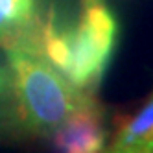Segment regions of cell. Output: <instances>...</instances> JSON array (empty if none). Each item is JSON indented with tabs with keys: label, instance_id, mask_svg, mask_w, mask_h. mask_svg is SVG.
Wrapping results in <instances>:
<instances>
[{
	"label": "cell",
	"instance_id": "cell-1",
	"mask_svg": "<svg viewBox=\"0 0 153 153\" xmlns=\"http://www.w3.org/2000/svg\"><path fill=\"white\" fill-rule=\"evenodd\" d=\"M7 87L11 111L20 131L35 137H52L76 109L92 100L42 57L28 52L6 50Z\"/></svg>",
	"mask_w": 153,
	"mask_h": 153
},
{
	"label": "cell",
	"instance_id": "cell-2",
	"mask_svg": "<svg viewBox=\"0 0 153 153\" xmlns=\"http://www.w3.org/2000/svg\"><path fill=\"white\" fill-rule=\"evenodd\" d=\"M116 33V17L103 0L83 4L78 20L68 28L70 59L65 78L76 89L87 94L96 92L111 61Z\"/></svg>",
	"mask_w": 153,
	"mask_h": 153
},
{
	"label": "cell",
	"instance_id": "cell-3",
	"mask_svg": "<svg viewBox=\"0 0 153 153\" xmlns=\"http://www.w3.org/2000/svg\"><path fill=\"white\" fill-rule=\"evenodd\" d=\"M52 138L59 151H68V153L103 151L107 142V131L103 126V114L98 102L92 98L79 109H76L53 131Z\"/></svg>",
	"mask_w": 153,
	"mask_h": 153
},
{
	"label": "cell",
	"instance_id": "cell-4",
	"mask_svg": "<svg viewBox=\"0 0 153 153\" xmlns=\"http://www.w3.org/2000/svg\"><path fill=\"white\" fill-rule=\"evenodd\" d=\"M109 151L114 153H153V92L137 113L118 122Z\"/></svg>",
	"mask_w": 153,
	"mask_h": 153
},
{
	"label": "cell",
	"instance_id": "cell-5",
	"mask_svg": "<svg viewBox=\"0 0 153 153\" xmlns=\"http://www.w3.org/2000/svg\"><path fill=\"white\" fill-rule=\"evenodd\" d=\"M0 46L42 56V17L39 22H15L0 13Z\"/></svg>",
	"mask_w": 153,
	"mask_h": 153
},
{
	"label": "cell",
	"instance_id": "cell-6",
	"mask_svg": "<svg viewBox=\"0 0 153 153\" xmlns=\"http://www.w3.org/2000/svg\"><path fill=\"white\" fill-rule=\"evenodd\" d=\"M0 13L15 20V22H24V24L41 20L35 0H0Z\"/></svg>",
	"mask_w": 153,
	"mask_h": 153
},
{
	"label": "cell",
	"instance_id": "cell-7",
	"mask_svg": "<svg viewBox=\"0 0 153 153\" xmlns=\"http://www.w3.org/2000/svg\"><path fill=\"white\" fill-rule=\"evenodd\" d=\"M15 131H20V129H19V126L15 122L11 107L6 109V107L0 105V138H4V135L15 133Z\"/></svg>",
	"mask_w": 153,
	"mask_h": 153
},
{
	"label": "cell",
	"instance_id": "cell-8",
	"mask_svg": "<svg viewBox=\"0 0 153 153\" xmlns=\"http://www.w3.org/2000/svg\"><path fill=\"white\" fill-rule=\"evenodd\" d=\"M6 89H7V72L0 68V94L6 92Z\"/></svg>",
	"mask_w": 153,
	"mask_h": 153
},
{
	"label": "cell",
	"instance_id": "cell-9",
	"mask_svg": "<svg viewBox=\"0 0 153 153\" xmlns=\"http://www.w3.org/2000/svg\"><path fill=\"white\" fill-rule=\"evenodd\" d=\"M91 2H98V0H83V4H91Z\"/></svg>",
	"mask_w": 153,
	"mask_h": 153
}]
</instances>
